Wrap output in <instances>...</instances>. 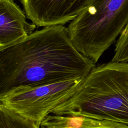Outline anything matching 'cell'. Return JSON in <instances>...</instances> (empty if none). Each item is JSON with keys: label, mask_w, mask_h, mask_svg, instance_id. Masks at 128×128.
<instances>
[{"label": "cell", "mask_w": 128, "mask_h": 128, "mask_svg": "<svg viewBox=\"0 0 128 128\" xmlns=\"http://www.w3.org/2000/svg\"><path fill=\"white\" fill-rule=\"evenodd\" d=\"M94 66L74 46L68 28L44 27L0 50V94L18 86L84 78Z\"/></svg>", "instance_id": "6da1fadb"}, {"label": "cell", "mask_w": 128, "mask_h": 128, "mask_svg": "<svg viewBox=\"0 0 128 128\" xmlns=\"http://www.w3.org/2000/svg\"><path fill=\"white\" fill-rule=\"evenodd\" d=\"M51 114L128 124V62L95 66Z\"/></svg>", "instance_id": "7a4b0ae2"}, {"label": "cell", "mask_w": 128, "mask_h": 128, "mask_svg": "<svg viewBox=\"0 0 128 128\" xmlns=\"http://www.w3.org/2000/svg\"><path fill=\"white\" fill-rule=\"evenodd\" d=\"M128 22V0H91L69 24L72 44L95 64Z\"/></svg>", "instance_id": "3957f363"}, {"label": "cell", "mask_w": 128, "mask_h": 128, "mask_svg": "<svg viewBox=\"0 0 128 128\" xmlns=\"http://www.w3.org/2000/svg\"><path fill=\"white\" fill-rule=\"evenodd\" d=\"M83 78L14 88L0 94V104L40 126L46 116L72 95Z\"/></svg>", "instance_id": "277c9868"}, {"label": "cell", "mask_w": 128, "mask_h": 128, "mask_svg": "<svg viewBox=\"0 0 128 128\" xmlns=\"http://www.w3.org/2000/svg\"><path fill=\"white\" fill-rule=\"evenodd\" d=\"M28 18L37 26L73 20L91 0H20Z\"/></svg>", "instance_id": "5b68a950"}, {"label": "cell", "mask_w": 128, "mask_h": 128, "mask_svg": "<svg viewBox=\"0 0 128 128\" xmlns=\"http://www.w3.org/2000/svg\"><path fill=\"white\" fill-rule=\"evenodd\" d=\"M13 0H0V50L20 42L36 26L26 21V14Z\"/></svg>", "instance_id": "8992f818"}, {"label": "cell", "mask_w": 128, "mask_h": 128, "mask_svg": "<svg viewBox=\"0 0 128 128\" xmlns=\"http://www.w3.org/2000/svg\"><path fill=\"white\" fill-rule=\"evenodd\" d=\"M40 128H128V124L82 116L49 114L43 120Z\"/></svg>", "instance_id": "52a82bcc"}, {"label": "cell", "mask_w": 128, "mask_h": 128, "mask_svg": "<svg viewBox=\"0 0 128 128\" xmlns=\"http://www.w3.org/2000/svg\"><path fill=\"white\" fill-rule=\"evenodd\" d=\"M34 122L24 118L0 104V128H40Z\"/></svg>", "instance_id": "ba28073f"}, {"label": "cell", "mask_w": 128, "mask_h": 128, "mask_svg": "<svg viewBox=\"0 0 128 128\" xmlns=\"http://www.w3.org/2000/svg\"><path fill=\"white\" fill-rule=\"evenodd\" d=\"M112 62H128V22L117 40Z\"/></svg>", "instance_id": "9c48e42d"}]
</instances>
